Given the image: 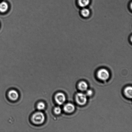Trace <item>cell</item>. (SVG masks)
<instances>
[{"label":"cell","instance_id":"3957f363","mask_svg":"<svg viewBox=\"0 0 132 132\" xmlns=\"http://www.w3.org/2000/svg\"><path fill=\"white\" fill-rule=\"evenodd\" d=\"M76 100L78 104L83 105L86 104L87 98L86 95L82 93H78L76 96Z\"/></svg>","mask_w":132,"mask_h":132},{"label":"cell","instance_id":"52a82bcc","mask_svg":"<svg viewBox=\"0 0 132 132\" xmlns=\"http://www.w3.org/2000/svg\"><path fill=\"white\" fill-rule=\"evenodd\" d=\"M75 106L71 103H68L65 105L64 107V110L66 112L68 113H72L75 110Z\"/></svg>","mask_w":132,"mask_h":132},{"label":"cell","instance_id":"5b68a950","mask_svg":"<svg viewBox=\"0 0 132 132\" xmlns=\"http://www.w3.org/2000/svg\"><path fill=\"white\" fill-rule=\"evenodd\" d=\"M8 97L10 100L12 101H15L19 98V94L16 90H12L9 92Z\"/></svg>","mask_w":132,"mask_h":132},{"label":"cell","instance_id":"8992f818","mask_svg":"<svg viewBox=\"0 0 132 132\" xmlns=\"http://www.w3.org/2000/svg\"><path fill=\"white\" fill-rule=\"evenodd\" d=\"M80 15L82 18L86 19L89 17L91 14L90 11L87 7L81 8L80 12Z\"/></svg>","mask_w":132,"mask_h":132},{"label":"cell","instance_id":"9a60e30c","mask_svg":"<svg viewBox=\"0 0 132 132\" xmlns=\"http://www.w3.org/2000/svg\"><path fill=\"white\" fill-rule=\"evenodd\" d=\"M130 10H132V3L131 2V3L130 4Z\"/></svg>","mask_w":132,"mask_h":132},{"label":"cell","instance_id":"7c38bea8","mask_svg":"<svg viewBox=\"0 0 132 132\" xmlns=\"http://www.w3.org/2000/svg\"><path fill=\"white\" fill-rule=\"evenodd\" d=\"M46 105L43 102H40L37 104V108L39 110H43L45 109Z\"/></svg>","mask_w":132,"mask_h":132},{"label":"cell","instance_id":"277c9868","mask_svg":"<svg viewBox=\"0 0 132 132\" xmlns=\"http://www.w3.org/2000/svg\"><path fill=\"white\" fill-rule=\"evenodd\" d=\"M55 102L59 105L63 104L66 100L65 95L62 93H59L55 94Z\"/></svg>","mask_w":132,"mask_h":132},{"label":"cell","instance_id":"30bf717a","mask_svg":"<svg viewBox=\"0 0 132 132\" xmlns=\"http://www.w3.org/2000/svg\"><path fill=\"white\" fill-rule=\"evenodd\" d=\"M124 93L128 98H131L132 97V88L131 86H128L125 88L124 90Z\"/></svg>","mask_w":132,"mask_h":132},{"label":"cell","instance_id":"6da1fadb","mask_svg":"<svg viewBox=\"0 0 132 132\" xmlns=\"http://www.w3.org/2000/svg\"><path fill=\"white\" fill-rule=\"evenodd\" d=\"M45 120L44 114L42 112H36L31 117L32 122L35 125H41L44 122Z\"/></svg>","mask_w":132,"mask_h":132},{"label":"cell","instance_id":"ba28073f","mask_svg":"<svg viewBox=\"0 0 132 132\" xmlns=\"http://www.w3.org/2000/svg\"><path fill=\"white\" fill-rule=\"evenodd\" d=\"M90 0H77L78 5L81 8L87 7L90 3Z\"/></svg>","mask_w":132,"mask_h":132},{"label":"cell","instance_id":"5bb4252c","mask_svg":"<svg viewBox=\"0 0 132 132\" xmlns=\"http://www.w3.org/2000/svg\"><path fill=\"white\" fill-rule=\"evenodd\" d=\"M93 94V92L92 90H89L86 92V95L89 96H91Z\"/></svg>","mask_w":132,"mask_h":132},{"label":"cell","instance_id":"8fae6325","mask_svg":"<svg viewBox=\"0 0 132 132\" xmlns=\"http://www.w3.org/2000/svg\"><path fill=\"white\" fill-rule=\"evenodd\" d=\"M87 84L85 81H81L79 83L78 85V87L80 90L81 91H85L87 90L88 88Z\"/></svg>","mask_w":132,"mask_h":132},{"label":"cell","instance_id":"9c48e42d","mask_svg":"<svg viewBox=\"0 0 132 132\" xmlns=\"http://www.w3.org/2000/svg\"><path fill=\"white\" fill-rule=\"evenodd\" d=\"M9 9V5L7 3L2 2L0 3V12L5 13Z\"/></svg>","mask_w":132,"mask_h":132},{"label":"cell","instance_id":"4fadbf2b","mask_svg":"<svg viewBox=\"0 0 132 132\" xmlns=\"http://www.w3.org/2000/svg\"><path fill=\"white\" fill-rule=\"evenodd\" d=\"M54 112L55 114L59 115L61 113V109L59 106L55 107L54 109Z\"/></svg>","mask_w":132,"mask_h":132},{"label":"cell","instance_id":"7a4b0ae2","mask_svg":"<svg viewBox=\"0 0 132 132\" xmlns=\"http://www.w3.org/2000/svg\"><path fill=\"white\" fill-rule=\"evenodd\" d=\"M97 76L100 79L105 81L109 78L110 74L107 70L105 69H102L98 71Z\"/></svg>","mask_w":132,"mask_h":132}]
</instances>
